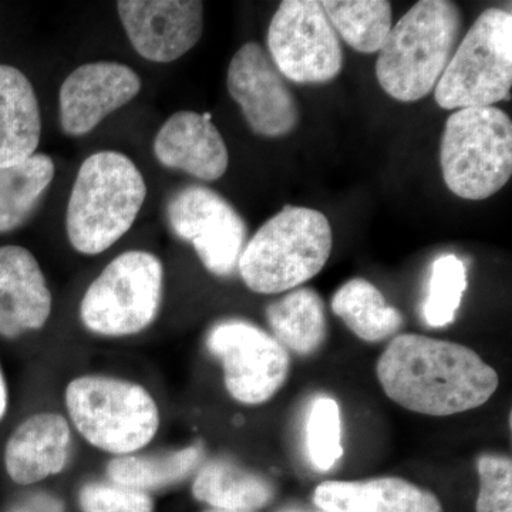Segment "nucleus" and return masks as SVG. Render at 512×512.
Segmentation results:
<instances>
[{"label": "nucleus", "mask_w": 512, "mask_h": 512, "mask_svg": "<svg viewBox=\"0 0 512 512\" xmlns=\"http://www.w3.org/2000/svg\"><path fill=\"white\" fill-rule=\"evenodd\" d=\"M377 377L394 403L433 417L484 406L500 383L473 349L414 333L389 343L377 362Z\"/></svg>", "instance_id": "1"}, {"label": "nucleus", "mask_w": 512, "mask_h": 512, "mask_svg": "<svg viewBox=\"0 0 512 512\" xmlns=\"http://www.w3.org/2000/svg\"><path fill=\"white\" fill-rule=\"evenodd\" d=\"M147 197L143 174L119 151L87 157L76 175L66 212L70 245L100 255L130 231Z\"/></svg>", "instance_id": "2"}, {"label": "nucleus", "mask_w": 512, "mask_h": 512, "mask_svg": "<svg viewBox=\"0 0 512 512\" xmlns=\"http://www.w3.org/2000/svg\"><path fill=\"white\" fill-rule=\"evenodd\" d=\"M463 32V15L448 0H420L390 30L376 77L392 99L414 103L429 96L446 72Z\"/></svg>", "instance_id": "3"}, {"label": "nucleus", "mask_w": 512, "mask_h": 512, "mask_svg": "<svg viewBox=\"0 0 512 512\" xmlns=\"http://www.w3.org/2000/svg\"><path fill=\"white\" fill-rule=\"evenodd\" d=\"M332 248V227L322 212L286 205L249 239L239 275L261 295L293 291L325 268Z\"/></svg>", "instance_id": "4"}, {"label": "nucleus", "mask_w": 512, "mask_h": 512, "mask_svg": "<svg viewBox=\"0 0 512 512\" xmlns=\"http://www.w3.org/2000/svg\"><path fill=\"white\" fill-rule=\"evenodd\" d=\"M67 414L90 446L114 457L146 448L160 430L161 414L146 387L120 377L84 375L67 384Z\"/></svg>", "instance_id": "5"}, {"label": "nucleus", "mask_w": 512, "mask_h": 512, "mask_svg": "<svg viewBox=\"0 0 512 512\" xmlns=\"http://www.w3.org/2000/svg\"><path fill=\"white\" fill-rule=\"evenodd\" d=\"M440 164L444 183L457 197H493L512 174L510 117L495 106L451 114L441 138Z\"/></svg>", "instance_id": "6"}, {"label": "nucleus", "mask_w": 512, "mask_h": 512, "mask_svg": "<svg viewBox=\"0 0 512 512\" xmlns=\"http://www.w3.org/2000/svg\"><path fill=\"white\" fill-rule=\"evenodd\" d=\"M164 298V265L147 251H127L87 288L79 315L84 328L103 338H128L150 328Z\"/></svg>", "instance_id": "7"}, {"label": "nucleus", "mask_w": 512, "mask_h": 512, "mask_svg": "<svg viewBox=\"0 0 512 512\" xmlns=\"http://www.w3.org/2000/svg\"><path fill=\"white\" fill-rule=\"evenodd\" d=\"M511 86L512 15L490 8L458 43L434 99L444 110L491 107L510 96Z\"/></svg>", "instance_id": "8"}, {"label": "nucleus", "mask_w": 512, "mask_h": 512, "mask_svg": "<svg viewBox=\"0 0 512 512\" xmlns=\"http://www.w3.org/2000/svg\"><path fill=\"white\" fill-rule=\"evenodd\" d=\"M205 343L208 352L221 362L225 389L239 403L264 404L288 379V350L249 320H220L208 332Z\"/></svg>", "instance_id": "9"}, {"label": "nucleus", "mask_w": 512, "mask_h": 512, "mask_svg": "<svg viewBox=\"0 0 512 512\" xmlns=\"http://www.w3.org/2000/svg\"><path fill=\"white\" fill-rule=\"evenodd\" d=\"M266 43L276 69L293 83H329L342 72L338 33L315 0L282 2L269 25Z\"/></svg>", "instance_id": "10"}, {"label": "nucleus", "mask_w": 512, "mask_h": 512, "mask_svg": "<svg viewBox=\"0 0 512 512\" xmlns=\"http://www.w3.org/2000/svg\"><path fill=\"white\" fill-rule=\"evenodd\" d=\"M167 220L210 274L222 278L238 271L248 242L247 222L217 191L204 185L181 188L168 201Z\"/></svg>", "instance_id": "11"}, {"label": "nucleus", "mask_w": 512, "mask_h": 512, "mask_svg": "<svg viewBox=\"0 0 512 512\" xmlns=\"http://www.w3.org/2000/svg\"><path fill=\"white\" fill-rule=\"evenodd\" d=\"M227 87L256 136L285 137L298 127V101L259 43H245L232 57Z\"/></svg>", "instance_id": "12"}, {"label": "nucleus", "mask_w": 512, "mask_h": 512, "mask_svg": "<svg viewBox=\"0 0 512 512\" xmlns=\"http://www.w3.org/2000/svg\"><path fill=\"white\" fill-rule=\"evenodd\" d=\"M117 12L131 46L148 62H175L204 32V3L197 0H121Z\"/></svg>", "instance_id": "13"}, {"label": "nucleus", "mask_w": 512, "mask_h": 512, "mask_svg": "<svg viewBox=\"0 0 512 512\" xmlns=\"http://www.w3.org/2000/svg\"><path fill=\"white\" fill-rule=\"evenodd\" d=\"M140 92V76L126 64H83L60 87V126L67 136H86L111 113L136 99Z\"/></svg>", "instance_id": "14"}, {"label": "nucleus", "mask_w": 512, "mask_h": 512, "mask_svg": "<svg viewBox=\"0 0 512 512\" xmlns=\"http://www.w3.org/2000/svg\"><path fill=\"white\" fill-rule=\"evenodd\" d=\"M53 298L35 255L19 245L0 247V336L18 339L45 328Z\"/></svg>", "instance_id": "15"}, {"label": "nucleus", "mask_w": 512, "mask_h": 512, "mask_svg": "<svg viewBox=\"0 0 512 512\" xmlns=\"http://www.w3.org/2000/svg\"><path fill=\"white\" fill-rule=\"evenodd\" d=\"M158 163L198 178L220 180L227 173L229 153L211 114L178 111L158 131L153 144Z\"/></svg>", "instance_id": "16"}, {"label": "nucleus", "mask_w": 512, "mask_h": 512, "mask_svg": "<svg viewBox=\"0 0 512 512\" xmlns=\"http://www.w3.org/2000/svg\"><path fill=\"white\" fill-rule=\"evenodd\" d=\"M73 434L62 414H33L16 427L5 446L6 473L13 483L32 485L63 473L72 456Z\"/></svg>", "instance_id": "17"}, {"label": "nucleus", "mask_w": 512, "mask_h": 512, "mask_svg": "<svg viewBox=\"0 0 512 512\" xmlns=\"http://www.w3.org/2000/svg\"><path fill=\"white\" fill-rule=\"evenodd\" d=\"M313 503L326 512H443L431 491L399 477L359 481H325Z\"/></svg>", "instance_id": "18"}, {"label": "nucleus", "mask_w": 512, "mask_h": 512, "mask_svg": "<svg viewBox=\"0 0 512 512\" xmlns=\"http://www.w3.org/2000/svg\"><path fill=\"white\" fill-rule=\"evenodd\" d=\"M42 116L33 84L25 73L0 64V168L36 154Z\"/></svg>", "instance_id": "19"}, {"label": "nucleus", "mask_w": 512, "mask_h": 512, "mask_svg": "<svg viewBox=\"0 0 512 512\" xmlns=\"http://www.w3.org/2000/svg\"><path fill=\"white\" fill-rule=\"evenodd\" d=\"M275 494V485L269 478L228 458H214L202 464L192 483L195 500L217 510H261L274 501Z\"/></svg>", "instance_id": "20"}, {"label": "nucleus", "mask_w": 512, "mask_h": 512, "mask_svg": "<svg viewBox=\"0 0 512 512\" xmlns=\"http://www.w3.org/2000/svg\"><path fill=\"white\" fill-rule=\"evenodd\" d=\"M204 458L201 441L165 453L128 454L111 458L106 477L111 483L150 494L183 483L197 473Z\"/></svg>", "instance_id": "21"}, {"label": "nucleus", "mask_w": 512, "mask_h": 512, "mask_svg": "<svg viewBox=\"0 0 512 512\" xmlns=\"http://www.w3.org/2000/svg\"><path fill=\"white\" fill-rule=\"evenodd\" d=\"M272 336L286 350L311 356L326 340L325 303L311 288H296L266 308Z\"/></svg>", "instance_id": "22"}, {"label": "nucleus", "mask_w": 512, "mask_h": 512, "mask_svg": "<svg viewBox=\"0 0 512 512\" xmlns=\"http://www.w3.org/2000/svg\"><path fill=\"white\" fill-rule=\"evenodd\" d=\"M332 311L365 342H382L403 328L402 312L390 306L383 293L363 278L340 286L333 295Z\"/></svg>", "instance_id": "23"}, {"label": "nucleus", "mask_w": 512, "mask_h": 512, "mask_svg": "<svg viewBox=\"0 0 512 512\" xmlns=\"http://www.w3.org/2000/svg\"><path fill=\"white\" fill-rule=\"evenodd\" d=\"M55 171L52 158L43 153L0 168V234L26 224L52 184Z\"/></svg>", "instance_id": "24"}, {"label": "nucleus", "mask_w": 512, "mask_h": 512, "mask_svg": "<svg viewBox=\"0 0 512 512\" xmlns=\"http://www.w3.org/2000/svg\"><path fill=\"white\" fill-rule=\"evenodd\" d=\"M320 5L339 39L363 55L379 53L393 28L387 0H325Z\"/></svg>", "instance_id": "25"}, {"label": "nucleus", "mask_w": 512, "mask_h": 512, "mask_svg": "<svg viewBox=\"0 0 512 512\" xmlns=\"http://www.w3.org/2000/svg\"><path fill=\"white\" fill-rule=\"evenodd\" d=\"M467 289V269L453 254L441 255L431 265L424 319L431 328H444L456 318Z\"/></svg>", "instance_id": "26"}, {"label": "nucleus", "mask_w": 512, "mask_h": 512, "mask_svg": "<svg viewBox=\"0 0 512 512\" xmlns=\"http://www.w3.org/2000/svg\"><path fill=\"white\" fill-rule=\"evenodd\" d=\"M340 433L339 404L330 397H318L309 413L308 450L319 471H329L343 456Z\"/></svg>", "instance_id": "27"}, {"label": "nucleus", "mask_w": 512, "mask_h": 512, "mask_svg": "<svg viewBox=\"0 0 512 512\" xmlns=\"http://www.w3.org/2000/svg\"><path fill=\"white\" fill-rule=\"evenodd\" d=\"M82 512H154L150 494L111 481H89L79 490Z\"/></svg>", "instance_id": "28"}, {"label": "nucleus", "mask_w": 512, "mask_h": 512, "mask_svg": "<svg viewBox=\"0 0 512 512\" xmlns=\"http://www.w3.org/2000/svg\"><path fill=\"white\" fill-rule=\"evenodd\" d=\"M480 477L477 512H512V463L507 456L483 454L477 461Z\"/></svg>", "instance_id": "29"}, {"label": "nucleus", "mask_w": 512, "mask_h": 512, "mask_svg": "<svg viewBox=\"0 0 512 512\" xmlns=\"http://www.w3.org/2000/svg\"><path fill=\"white\" fill-rule=\"evenodd\" d=\"M6 512H67L62 498L46 490H32L20 495Z\"/></svg>", "instance_id": "30"}, {"label": "nucleus", "mask_w": 512, "mask_h": 512, "mask_svg": "<svg viewBox=\"0 0 512 512\" xmlns=\"http://www.w3.org/2000/svg\"><path fill=\"white\" fill-rule=\"evenodd\" d=\"M9 406L8 386H6L5 376H3L2 367H0V421L6 416Z\"/></svg>", "instance_id": "31"}, {"label": "nucleus", "mask_w": 512, "mask_h": 512, "mask_svg": "<svg viewBox=\"0 0 512 512\" xmlns=\"http://www.w3.org/2000/svg\"><path fill=\"white\" fill-rule=\"evenodd\" d=\"M279 512H306L301 510V508H285V510Z\"/></svg>", "instance_id": "32"}, {"label": "nucleus", "mask_w": 512, "mask_h": 512, "mask_svg": "<svg viewBox=\"0 0 512 512\" xmlns=\"http://www.w3.org/2000/svg\"><path fill=\"white\" fill-rule=\"evenodd\" d=\"M204 512H244V511H225V510H217V508H211V510H207Z\"/></svg>", "instance_id": "33"}, {"label": "nucleus", "mask_w": 512, "mask_h": 512, "mask_svg": "<svg viewBox=\"0 0 512 512\" xmlns=\"http://www.w3.org/2000/svg\"><path fill=\"white\" fill-rule=\"evenodd\" d=\"M320 512H326V511H320Z\"/></svg>", "instance_id": "34"}]
</instances>
